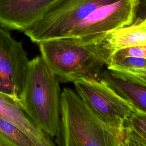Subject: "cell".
<instances>
[{
	"instance_id": "obj_1",
	"label": "cell",
	"mask_w": 146,
	"mask_h": 146,
	"mask_svg": "<svg viewBox=\"0 0 146 146\" xmlns=\"http://www.w3.org/2000/svg\"><path fill=\"white\" fill-rule=\"evenodd\" d=\"M140 0H56L43 17L24 31L34 43L65 37L102 42L136 18Z\"/></svg>"
},
{
	"instance_id": "obj_2",
	"label": "cell",
	"mask_w": 146,
	"mask_h": 146,
	"mask_svg": "<svg viewBox=\"0 0 146 146\" xmlns=\"http://www.w3.org/2000/svg\"><path fill=\"white\" fill-rule=\"evenodd\" d=\"M55 137L59 146H123L122 130L103 121L70 88L60 93Z\"/></svg>"
},
{
	"instance_id": "obj_3",
	"label": "cell",
	"mask_w": 146,
	"mask_h": 146,
	"mask_svg": "<svg viewBox=\"0 0 146 146\" xmlns=\"http://www.w3.org/2000/svg\"><path fill=\"white\" fill-rule=\"evenodd\" d=\"M37 44L40 56L62 83L99 75L111 58L104 41L86 44L76 38L65 37Z\"/></svg>"
},
{
	"instance_id": "obj_4",
	"label": "cell",
	"mask_w": 146,
	"mask_h": 146,
	"mask_svg": "<svg viewBox=\"0 0 146 146\" xmlns=\"http://www.w3.org/2000/svg\"><path fill=\"white\" fill-rule=\"evenodd\" d=\"M59 82L41 56L30 60L21 101L34 120L51 138L55 137L59 122Z\"/></svg>"
},
{
	"instance_id": "obj_5",
	"label": "cell",
	"mask_w": 146,
	"mask_h": 146,
	"mask_svg": "<svg viewBox=\"0 0 146 146\" xmlns=\"http://www.w3.org/2000/svg\"><path fill=\"white\" fill-rule=\"evenodd\" d=\"M76 93L107 124L122 130L125 120L135 110L117 94L99 75L73 82Z\"/></svg>"
},
{
	"instance_id": "obj_6",
	"label": "cell",
	"mask_w": 146,
	"mask_h": 146,
	"mask_svg": "<svg viewBox=\"0 0 146 146\" xmlns=\"http://www.w3.org/2000/svg\"><path fill=\"white\" fill-rule=\"evenodd\" d=\"M30 60L23 43L0 26V92L21 100Z\"/></svg>"
},
{
	"instance_id": "obj_7",
	"label": "cell",
	"mask_w": 146,
	"mask_h": 146,
	"mask_svg": "<svg viewBox=\"0 0 146 146\" xmlns=\"http://www.w3.org/2000/svg\"><path fill=\"white\" fill-rule=\"evenodd\" d=\"M56 0H0V26L25 31L39 21Z\"/></svg>"
},
{
	"instance_id": "obj_8",
	"label": "cell",
	"mask_w": 146,
	"mask_h": 146,
	"mask_svg": "<svg viewBox=\"0 0 146 146\" xmlns=\"http://www.w3.org/2000/svg\"><path fill=\"white\" fill-rule=\"evenodd\" d=\"M0 117L18 125L37 143L38 146H54L55 143L34 120L21 101L0 92Z\"/></svg>"
},
{
	"instance_id": "obj_9",
	"label": "cell",
	"mask_w": 146,
	"mask_h": 146,
	"mask_svg": "<svg viewBox=\"0 0 146 146\" xmlns=\"http://www.w3.org/2000/svg\"><path fill=\"white\" fill-rule=\"evenodd\" d=\"M104 42L111 56L122 48L146 46V17L135 18L129 25L115 30Z\"/></svg>"
},
{
	"instance_id": "obj_10",
	"label": "cell",
	"mask_w": 146,
	"mask_h": 146,
	"mask_svg": "<svg viewBox=\"0 0 146 146\" xmlns=\"http://www.w3.org/2000/svg\"><path fill=\"white\" fill-rule=\"evenodd\" d=\"M102 79L136 110L146 113V86L129 82L103 69L99 74Z\"/></svg>"
},
{
	"instance_id": "obj_11",
	"label": "cell",
	"mask_w": 146,
	"mask_h": 146,
	"mask_svg": "<svg viewBox=\"0 0 146 146\" xmlns=\"http://www.w3.org/2000/svg\"><path fill=\"white\" fill-rule=\"evenodd\" d=\"M107 69L115 77L146 86V59L135 57L111 59Z\"/></svg>"
},
{
	"instance_id": "obj_12",
	"label": "cell",
	"mask_w": 146,
	"mask_h": 146,
	"mask_svg": "<svg viewBox=\"0 0 146 146\" xmlns=\"http://www.w3.org/2000/svg\"><path fill=\"white\" fill-rule=\"evenodd\" d=\"M123 146H146V113L135 110L122 128Z\"/></svg>"
},
{
	"instance_id": "obj_13",
	"label": "cell",
	"mask_w": 146,
	"mask_h": 146,
	"mask_svg": "<svg viewBox=\"0 0 146 146\" xmlns=\"http://www.w3.org/2000/svg\"><path fill=\"white\" fill-rule=\"evenodd\" d=\"M0 139L5 146H38L36 141L18 125L1 117Z\"/></svg>"
},
{
	"instance_id": "obj_14",
	"label": "cell",
	"mask_w": 146,
	"mask_h": 146,
	"mask_svg": "<svg viewBox=\"0 0 146 146\" xmlns=\"http://www.w3.org/2000/svg\"><path fill=\"white\" fill-rule=\"evenodd\" d=\"M127 57L146 59V46H132L120 49L114 52L110 59H121Z\"/></svg>"
},
{
	"instance_id": "obj_15",
	"label": "cell",
	"mask_w": 146,
	"mask_h": 146,
	"mask_svg": "<svg viewBox=\"0 0 146 146\" xmlns=\"http://www.w3.org/2000/svg\"><path fill=\"white\" fill-rule=\"evenodd\" d=\"M0 146H5L4 143L2 142V141L0 139Z\"/></svg>"
},
{
	"instance_id": "obj_16",
	"label": "cell",
	"mask_w": 146,
	"mask_h": 146,
	"mask_svg": "<svg viewBox=\"0 0 146 146\" xmlns=\"http://www.w3.org/2000/svg\"><path fill=\"white\" fill-rule=\"evenodd\" d=\"M141 2H143V4H144V6H145V7L146 8V1H141Z\"/></svg>"
},
{
	"instance_id": "obj_17",
	"label": "cell",
	"mask_w": 146,
	"mask_h": 146,
	"mask_svg": "<svg viewBox=\"0 0 146 146\" xmlns=\"http://www.w3.org/2000/svg\"><path fill=\"white\" fill-rule=\"evenodd\" d=\"M140 2H141V1H146V0H140Z\"/></svg>"
}]
</instances>
